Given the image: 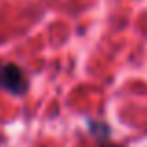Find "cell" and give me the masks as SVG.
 Wrapping results in <instances>:
<instances>
[{"instance_id":"obj_1","label":"cell","mask_w":147,"mask_h":147,"mask_svg":"<svg viewBox=\"0 0 147 147\" xmlns=\"http://www.w3.org/2000/svg\"><path fill=\"white\" fill-rule=\"evenodd\" d=\"M30 80L22 67L17 63H4L0 65V88L11 95H24L28 91Z\"/></svg>"},{"instance_id":"obj_2","label":"cell","mask_w":147,"mask_h":147,"mask_svg":"<svg viewBox=\"0 0 147 147\" xmlns=\"http://www.w3.org/2000/svg\"><path fill=\"white\" fill-rule=\"evenodd\" d=\"M88 125H90V132L93 134L95 138H99L100 142H102L104 138L110 136V129H108L106 123H102V121H90Z\"/></svg>"},{"instance_id":"obj_3","label":"cell","mask_w":147,"mask_h":147,"mask_svg":"<svg viewBox=\"0 0 147 147\" xmlns=\"http://www.w3.org/2000/svg\"><path fill=\"white\" fill-rule=\"evenodd\" d=\"M100 147H121V145H114V144H108L106 145V144H104V145H100Z\"/></svg>"}]
</instances>
